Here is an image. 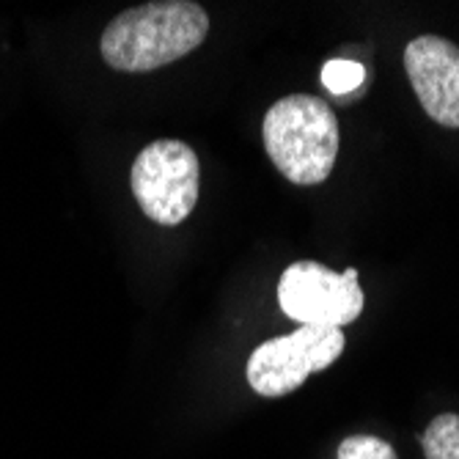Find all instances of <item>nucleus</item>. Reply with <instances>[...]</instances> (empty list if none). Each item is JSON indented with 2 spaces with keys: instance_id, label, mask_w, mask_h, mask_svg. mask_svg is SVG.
Returning a JSON list of instances; mask_svg holds the SVG:
<instances>
[{
  "instance_id": "f257e3e1",
  "label": "nucleus",
  "mask_w": 459,
  "mask_h": 459,
  "mask_svg": "<svg viewBox=\"0 0 459 459\" xmlns=\"http://www.w3.org/2000/svg\"><path fill=\"white\" fill-rule=\"evenodd\" d=\"M210 33V17L190 0H157L121 12L102 33L100 50L118 72H152L193 53Z\"/></svg>"
},
{
  "instance_id": "f03ea898",
  "label": "nucleus",
  "mask_w": 459,
  "mask_h": 459,
  "mask_svg": "<svg viewBox=\"0 0 459 459\" xmlns=\"http://www.w3.org/2000/svg\"><path fill=\"white\" fill-rule=\"evenodd\" d=\"M264 149L291 185H319L330 177L339 154V118L311 94L278 100L262 124Z\"/></svg>"
},
{
  "instance_id": "7ed1b4c3",
  "label": "nucleus",
  "mask_w": 459,
  "mask_h": 459,
  "mask_svg": "<svg viewBox=\"0 0 459 459\" xmlns=\"http://www.w3.org/2000/svg\"><path fill=\"white\" fill-rule=\"evenodd\" d=\"M347 336L342 327H314L300 325L289 336L270 339L247 358L245 374L247 385L259 396H286L298 391L311 374L333 366L344 352Z\"/></svg>"
},
{
  "instance_id": "20e7f679",
  "label": "nucleus",
  "mask_w": 459,
  "mask_h": 459,
  "mask_svg": "<svg viewBox=\"0 0 459 459\" xmlns=\"http://www.w3.org/2000/svg\"><path fill=\"white\" fill-rule=\"evenodd\" d=\"M198 157L182 141H154L133 162L138 206L160 226H179L198 201Z\"/></svg>"
},
{
  "instance_id": "39448f33",
  "label": "nucleus",
  "mask_w": 459,
  "mask_h": 459,
  "mask_svg": "<svg viewBox=\"0 0 459 459\" xmlns=\"http://www.w3.org/2000/svg\"><path fill=\"white\" fill-rule=\"evenodd\" d=\"M278 303L289 319L314 327H344L363 311L358 270L333 273L319 262L289 264L278 281Z\"/></svg>"
},
{
  "instance_id": "423d86ee",
  "label": "nucleus",
  "mask_w": 459,
  "mask_h": 459,
  "mask_svg": "<svg viewBox=\"0 0 459 459\" xmlns=\"http://www.w3.org/2000/svg\"><path fill=\"white\" fill-rule=\"evenodd\" d=\"M410 86L440 127L459 130V48L443 36H419L404 48Z\"/></svg>"
},
{
  "instance_id": "0eeeda50",
  "label": "nucleus",
  "mask_w": 459,
  "mask_h": 459,
  "mask_svg": "<svg viewBox=\"0 0 459 459\" xmlns=\"http://www.w3.org/2000/svg\"><path fill=\"white\" fill-rule=\"evenodd\" d=\"M427 459H459V415L443 412L421 435Z\"/></svg>"
},
{
  "instance_id": "6e6552de",
  "label": "nucleus",
  "mask_w": 459,
  "mask_h": 459,
  "mask_svg": "<svg viewBox=\"0 0 459 459\" xmlns=\"http://www.w3.org/2000/svg\"><path fill=\"white\" fill-rule=\"evenodd\" d=\"M366 77L363 64L358 61H347V58H336V61H327L322 69V86L330 94H350L355 91Z\"/></svg>"
},
{
  "instance_id": "1a4fd4ad",
  "label": "nucleus",
  "mask_w": 459,
  "mask_h": 459,
  "mask_svg": "<svg viewBox=\"0 0 459 459\" xmlns=\"http://www.w3.org/2000/svg\"><path fill=\"white\" fill-rule=\"evenodd\" d=\"M339 459H396V451L374 435H352L342 440Z\"/></svg>"
}]
</instances>
